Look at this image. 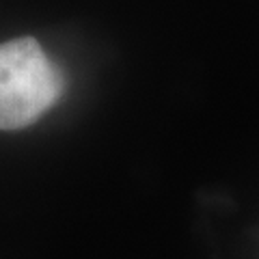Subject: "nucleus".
<instances>
[{
    "label": "nucleus",
    "instance_id": "nucleus-1",
    "mask_svg": "<svg viewBox=\"0 0 259 259\" xmlns=\"http://www.w3.org/2000/svg\"><path fill=\"white\" fill-rule=\"evenodd\" d=\"M65 80L32 37L0 46V130H20L44 115L63 93Z\"/></svg>",
    "mask_w": 259,
    "mask_h": 259
}]
</instances>
